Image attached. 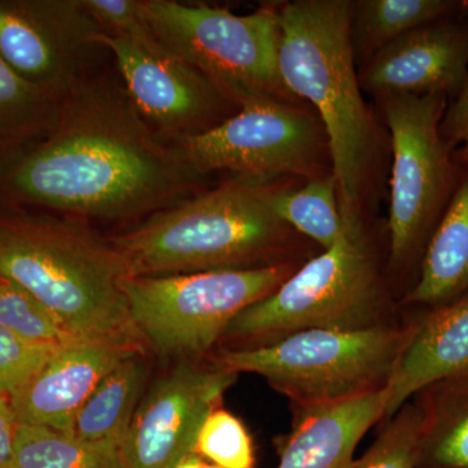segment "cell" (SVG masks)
I'll return each instance as SVG.
<instances>
[{"mask_svg": "<svg viewBox=\"0 0 468 468\" xmlns=\"http://www.w3.org/2000/svg\"><path fill=\"white\" fill-rule=\"evenodd\" d=\"M201 177L125 88L98 75L64 98L45 137L0 180V197L80 220H125L190 198Z\"/></svg>", "mask_w": 468, "mask_h": 468, "instance_id": "cell-1", "label": "cell"}, {"mask_svg": "<svg viewBox=\"0 0 468 468\" xmlns=\"http://www.w3.org/2000/svg\"><path fill=\"white\" fill-rule=\"evenodd\" d=\"M128 268L80 218L37 214L0 197V279L17 285L80 340L144 349L122 282Z\"/></svg>", "mask_w": 468, "mask_h": 468, "instance_id": "cell-2", "label": "cell"}, {"mask_svg": "<svg viewBox=\"0 0 468 468\" xmlns=\"http://www.w3.org/2000/svg\"><path fill=\"white\" fill-rule=\"evenodd\" d=\"M353 3L295 0L279 5L280 79L315 110L331 155L338 198L362 208L378 156V133L362 95L351 42Z\"/></svg>", "mask_w": 468, "mask_h": 468, "instance_id": "cell-3", "label": "cell"}, {"mask_svg": "<svg viewBox=\"0 0 468 468\" xmlns=\"http://www.w3.org/2000/svg\"><path fill=\"white\" fill-rule=\"evenodd\" d=\"M272 184L232 178L199 196L150 215L111 237L129 276H168L261 267L288 239Z\"/></svg>", "mask_w": 468, "mask_h": 468, "instance_id": "cell-4", "label": "cell"}, {"mask_svg": "<svg viewBox=\"0 0 468 468\" xmlns=\"http://www.w3.org/2000/svg\"><path fill=\"white\" fill-rule=\"evenodd\" d=\"M340 208L343 232L337 242L239 313L224 335L273 343L307 329L375 326L381 285L362 208L343 202Z\"/></svg>", "mask_w": 468, "mask_h": 468, "instance_id": "cell-5", "label": "cell"}, {"mask_svg": "<svg viewBox=\"0 0 468 468\" xmlns=\"http://www.w3.org/2000/svg\"><path fill=\"white\" fill-rule=\"evenodd\" d=\"M410 328L307 329L251 349L221 354L217 366L261 375L304 408L383 388Z\"/></svg>", "mask_w": 468, "mask_h": 468, "instance_id": "cell-6", "label": "cell"}, {"mask_svg": "<svg viewBox=\"0 0 468 468\" xmlns=\"http://www.w3.org/2000/svg\"><path fill=\"white\" fill-rule=\"evenodd\" d=\"M144 23L169 54L189 64L239 104L255 95L297 101L280 79L279 5L249 15L174 0H143Z\"/></svg>", "mask_w": 468, "mask_h": 468, "instance_id": "cell-7", "label": "cell"}, {"mask_svg": "<svg viewBox=\"0 0 468 468\" xmlns=\"http://www.w3.org/2000/svg\"><path fill=\"white\" fill-rule=\"evenodd\" d=\"M292 273L288 264L126 277L122 291L144 345L172 358L207 353L232 320L276 291Z\"/></svg>", "mask_w": 468, "mask_h": 468, "instance_id": "cell-8", "label": "cell"}, {"mask_svg": "<svg viewBox=\"0 0 468 468\" xmlns=\"http://www.w3.org/2000/svg\"><path fill=\"white\" fill-rule=\"evenodd\" d=\"M392 143L390 261L420 268L428 243L448 207L461 165L440 133L445 94L381 98Z\"/></svg>", "mask_w": 468, "mask_h": 468, "instance_id": "cell-9", "label": "cell"}, {"mask_svg": "<svg viewBox=\"0 0 468 468\" xmlns=\"http://www.w3.org/2000/svg\"><path fill=\"white\" fill-rule=\"evenodd\" d=\"M239 111L205 133L171 146L198 175L228 171L236 178L271 184L282 176L320 177L329 155L318 115L298 101L255 95Z\"/></svg>", "mask_w": 468, "mask_h": 468, "instance_id": "cell-10", "label": "cell"}, {"mask_svg": "<svg viewBox=\"0 0 468 468\" xmlns=\"http://www.w3.org/2000/svg\"><path fill=\"white\" fill-rule=\"evenodd\" d=\"M101 32L84 0H0V57L21 79L58 97L98 76L106 50L98 42Z\"/></svg>", "mask_w": 468, "mask_h": 468, "instance_id": "cell-11", "label": "cell"}, {"mask_svg": "<svg viewBox=\"0 0 468 468\" xmlns=\"http://www.w3.org/2000/svg\"><path fill=\"white\" fill-rule=\"evenodd\" d=\"M98 42L115 58L129 98L163 143L205 133L239 111L214 82L155 38L137 41L104 30Z\"/></svg>", "mask_w": 468, "mask_h": 468, "instance_id": "cell-12", "label": "cell"}, {"mask_svg": "<svg viewBox=\"0 0 468 468\" xmlns=\"http://www.w3.org/2000/svg\"><path fill=\"white\" fill-rule=\"evenodd\" d=\"M237 374L181 363L150 385L122 445L125 468H175L196 451L206 418L218 409Z\"/></svg>", "mask_w": 468, "mask_h": 468, "instance_id": "cell-13", "label": "cell"}, {"mask_svg": "<svg viewBox=\"0 0 468 468\" xmlns=\"http://www.w3.org/2000/svg\"><path fill=\"white\" fill-rule=\"evenodd\" d=\"M468 75V5L411 30L375 54L360 73L362 89L381 98L445 94L451 101Z\"/></svg>", "mask_w": 468, "mask_h": 468, "instance_id": "cell-14", "label": "cell"}, {"mask_svg": "<svg viewBox=\"0 0 468 468\" xmlns=\"http://www.w3.org/2000/svg\"><path fill=\"white\" fill-rule=\"evenodd\" d=\"M144 349L109 341L79 340L58 347L9 397L18 424L69 432L98 384L122 360Z\"/></svg>", "mask_w": 468, "mask_h": 468, "instance_id": "cell-15", "label": "cell"}, {"mask_svg": "<svg viewBox=\"0 0 468 468\" xmlns=\"http://www.w3.org/2000/svg\"><path fill=\"white\" fill-rule=\"evenodd\" d=\"M468 375V292L427 310L410 326L392 372L385 383V417H394L411 397L449 378Z\"/></svg>", "mask_w": 468, "mask_h": 468, "instance_id": "cell-16", "label": "cell"}, {"mask_svg": "<svg viewBox=\"0 0 468 468\" xmlns=\"http://www.w3.org/2000/svg\"><path fill=\"white\" fill-rule=\"evenodd\" d=\"M383 388L341 401L304 408L277 468H353V454L366 432L385 417Z\"/></svg>", "mask_w": 468, "mask_h": 468, "instance_id": "cell-17", "label": "cell"}, {"mask_svg": "<svg viewBox=\"0 0 468 468\" xmlns=\"http://www.w3.org/2000/svg\"><path fill=\"white\" fill-rule=\"evenodd\" d=\"M468 292V165L428 243L408 302L424 309L443 306Z\"/></svg>", "mask_w": 468, "mask_h": 468, "instance_id": "cell-18", "label": "cell"}, {"mask_svg": "<svg viewBox=\"0 0 468 468\" xmlns=\"http://www.w3.org/2000/svg\"><path fill=\"white\" fill-rule=\"evenodd\" d=\"M63 100L21 79L0 57V180L45 137Z\"/></svg>", "mask_w": 468, "mask_h": 468, "instance_id": "cell-19", "label": "cell"}, {"mask_svg": "<svg viewBox=\"0 0 468 468\" xmlns=\"http://www.w3.org/2000/svg\"><path fill=\"white\" fill-rule=\"evenodd\" d=\"M150 367L144 354L122 360L98 384L73 421V435L120 449L138 403L146 392Z\"/></svg>", "mask_w": 468, "mask_h": 468, "instance_id": "cell-20", "label": "cell"}, {"mask_svg": "<svg viewBox=\"0 0 468 468\" xmlns=\"http://www.w3.org/2000/svg\"><path fill=\"white\" fill-rule=\"evenodd\" d=\"M421 393L426 421L419 462L430 468H468V375Z\"/></svg>", "mask_w": 468, "mask_h": 468, "instance_id": "cell-21", "label": "cell"}, {"mask_svg": "<svg viewBox=\"0 0 468 468\" xmlns=\"http://www.w3.org/2000/svg\"><path fill=\"white\" fill-rule=\"evenodd\" d=\"M463 8V0H360L353 3L351 42L354 54L367 60L390 43L417 27L451 16Z\"/></svg>", "mask_w": 468, "mask_h": 468, "instance_id": "cell-22", "label": "cell"}, {"mask_svg": "<svg viewBox=\"0 0 468 468\" xmlns=\"http://www.w3.org/2000/svg\"><path fill=\"white\" fill-rule=\"evenodd\" d=\"M14 468H125L120 449L86 441L70 432L18 424L14 442Z\"/></svg>", "mask_w": 468, "mask_h": 468, "instance_id": "cell-23", "label": "cell"}, {"mask_svg": "<svg viewBox=\"0 0 468 468\" xmlns=\"http://www.w3.org/2000/svg\"><path fill=\"white\" fill-rule=\"evenodd\" d=\"M280 220L322 246L332 248L343 232V215L334 174L311 178L298 190L277 187L272 199Z\"/></svg>", "mask_w": 468, "mask_h": 468, "instance_id": "cell-24", "label": "cell"}, {"mask_svg": "<svg viewBox=\"0 0 468 468\" xmlns=\"http://www.w3.org/2000/svg\"><path fill=\"white\" fill-rule=\"evenodd\" d=\"M0 326L38 346L61 347L80 340L41 302L2 279Z\"/></svg>", "mask_w": 468, "mask_h": 468, "instance_id": "cell-25", "label": "cell"}, {"mask_svg": "<svg viewBox=\"0 0 468 468\" xmlns=\"http://www.w3.org/2000/svg\"><path fill=\"white\" fill-rule=\"evenodd\" d=\"M426 415L420 403H406L353 468H415Z\"/></svg>", "mask_w": 468, "mask_h": 468, "instance_id": "cell-26", "label": "cell"}, {"mask_svg": "<svg viewBox=\"0 0 468 468\" xmlns=\"http://www.w3.org/2000/svg\"><path fill=\"white\" fill-rule=\"evenodd\" d=\"M194 454L220 468H254V451L239 419L215 409L203 421Z\"/></svg>", "mask_w": 468, "mask_h": 468, "instance_id": "cell-27", "label": "cell"}, {"mask_svg": "<svg viewBox=\"0 0 468 468\" xmlns=\"http://www.w3.org/2000/svg\"><path fill=\"white\" fill-rule=\"evenodd\" d=\"M57 349L27 343L0 326V396L16 393Z\"/></svg>", "mask_w": 468, "mask_h": 468, "instance_id": "cell-28", "label": "cell"}, {"mask_svg": "<svg viewBox=\"0 0 468 468\" xmlns=\"http://www.w3.org/2000/svg\"><path fill=\"white\" fill-rule=\"evenodd\" d=\"M85 7L106 32L137 41L153 38L143 16V0H84Z\"/></svg>", "mask_w": 468, "mask_h": 468, "instance_id": "cell-29", "label": "cell"}, {"mask_svg": "<svg viewBox=\"0 0 468 468\" xmlns=\"http://www.w3.org/2000/svg\"><path fill=\"white\" fill-rule=\"evenodd\" d=\"M440 133L452 147L455 162L468 165V75L460 92L448 101Z\"/></svg>", "mask_w": 468, "mask_h": 468, "instance_id": "cell-30", "label": "cell"}, {"mask_svg": "<svg viewBox=\"0 0 468 468\" xmlns=\"http://www.w3.org/2000/svg\"><path fill=\"white\" fill-rule=\"evenodd\" d=\"M18 421L8 397L0 396V468H14V442Z\"/></svg>", "mask_w": 468, "mask_h": 468, "instance_id": "cell-31", "label": "cell"}, {"mask_svg": "<svg viewBox=\"0 0 468 468\" xmlns=\"http://www.w3.org/2000/svg\"><path fill=\"white\" fill-rule=\"evenodd\" d=\"M199 455L193 454L190 457H187L186 460L180 462L175 468H197V464L199 462Z\"/></svg>", "mask_w": 468, "mask_h": 468, "instance_id": "cell-32", "label": "cell"}, {"mask_svg": "<svg viewBox=\"0 0 468 468\" xmlns=\"http://www.w3.org/2000/svg\"><path fill=\"white\" fill-rule=\"evenodd\" d=\"M197 468H220L218 466H215V464L208 463V462H205L202 460V458H199L198 464H197Z\"/></svg>", "mask_w": 468, "mask_h": 468, "instance_id": "cell-33", "label": "cell"}, {"mask_svg": "<svg viewBox=\"0 0 468 468\" xmlns=\"http://www.w3.org/2000/svg\"><path fill=\"white\" fill-rule=\"evenodd\" d=\"M467 5H468V0H467Z\"/></svg>", "mask_w": 468, "mask_h": 468, "instance_id": "cell-34", "label": "cell"}]
</instances>
